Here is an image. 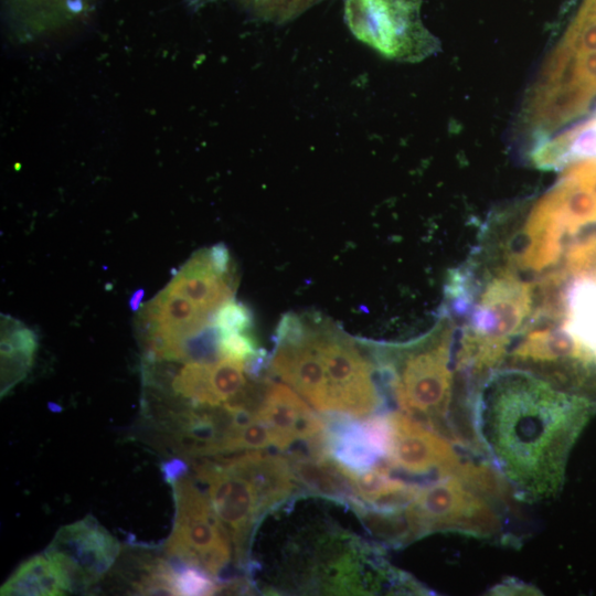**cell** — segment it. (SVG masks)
I'll list each match as a JSON object with an SVG mask.
<instances>
[{"label": "cell", "mask_w": 596, "mask_h": 596, "mask_svg": "<svg viewBox=\"0 0 596 596\" xmlns=\"http://www.w3.org/2000/svg\"><path fill=\"white\" fill-rule=\"evenodd\" d=\"M596 98V85L581 81L572 86L532 91L525 109L529 123L539 129H556L582 116Z\"/></svg>", "instance_id": "cell-12"}, {"label": "cell", "mask_w": 596, "mask_h": 596, "mask_svg": "<svg viewBox=\"0 0 596 596\" xmlns=\"http://www.w3.org/2000/svg\"><path fill=\"white\" fill-rule=\"evenodd\" d=\"M68 593L55 564L44 553L23 562L2 584V596H56Z\"/></svg>", "instance_id": "cell-17"}, {"label": "cell", "mask_w": 596, "mask_h": 596, "mask_svg": "<svg viewBox=\"0 0 596 596\" xmlns=\"http://www.w3.org/2000/svg\"><path fill=\"white\" fill-rule=\"evenodd\" d=\"M44 553L62 574L68 592L85 590L110 571L120 544L88 514L60 528Z\"/></svg>", "instance_id": "cell-9"}, {"label": "cell", "mask_w": 596, "mask_h": 596, "mask_svg": "<svg viewBox=\"0 0 596 596\" xmlns=\"http://www.w3.org/2000/svg\"><path fill=\"white\" fill-rule=\"evenodd\" d=\"M421 0H347L351 32L383 56L417 62L438 50L419 18Z\"/></svg>", "instance_id": "cell-6"}, {"label": "cell", "mask_w": 596, "mask_h": 596, "mask_svg": "<svg viewBox=\"0 0 596 596\" xmlns=\"http://www.w3.org/2000/svg\"><path fill=\"white\" fill-rule=\"evenodd\" d=\"M143 297V289H138L134 292L132 297L130 298L129 306L132 310H137L139 307V304L141 301V298Z\"/></svg>", "instance_id": "cell-29"}, {"label": "cell", "mask_w": 596, "mask_h": 596, "mask_svg": "<svg viewBox=\"0 0 596 596\" xmlns=\"http://www.w3.org/2000/svg\"><path fill=\"white\" fill-rule=\"evenodd\" d=\"M254 414L270 429L280 450L297 441L311 443L327 432L326 419L283 383L268 385Z\"/></svg>", "instance_id": "cell-11"}, {"label": "cell", "mask_w": 596, "mask_h": 596, "mask_svg": "<svg viewBox=\"0 0 596 596\" xmlns=\"http://www.w3.org/2000/svg\"><path fill=\"white\" fill-rule=\"evenodd\" d=\"M491 594L494 595H536L538 589L526 583L520 582L514 578H509L491 589Z\"/></svg>", "instance_id": "cell-26"}, {"label": "cell", "mask_w": 596, "mask_h": 596, "mask_svg": "<svg viewBox=\"0 0 596 596\" xmlns=\"http://www.w3.org/2000/svg\"><path fill=\"white\" fill-rule=\"evenodd\" d=\"M171 561L173 562L177 571V595L195 596L217 594L219 582L205 571L194 565H188L174 560Z\"/></svg>", "instance_id": "cell-22"}, {"label": "cell", "mask_w": 596, "mask_h": 596, "mask_svg": "<svg viewBox=\"0 0 596 596\" xmlns=\"http://www.w3.org/2000/svg\"><path fill=\"white\" fill-rule=\"evenodd\" d=\"M319 323L298 315L283 317L276 331L269 370L315 409L328 414L330 403Z\"/></svg>", "instance_id": "cell-8"}, {"label": "cell", "mask_w": 596, "mask_h": 596, "mask_svg": "<svg viewBox=\"0 0 596 596\" xmlns=\"http://www.w3.org/2000/svg\"><path fill=\"white\" fill-rule=\"evenodd\" d=\"M581 81L579 54L562 40L543 64L533 91L567 87Z\"/></svg>", "instance_id": "cell-20"}, {"label": "cell", "mask_w": 596, "mask_h": 596, "mask_svg": "<svg viewBox=\"0 0 596 596\" xmlns=\"http://www.w3.org/2000/svg\"><path fill=\"white\" fill-rule=\"evenodd\" d=\"M38 347L35 334L15 326L10 332L2 328L1 334V396L24 379Z\"/></svg>", "instance_id": "cell-19"}, {"label": "cell", "mask_w": 596, "mask_h": 596, "mask_svg": "<svg viewBox=\"0 0 596 596\" xmlns=\"http://www.w3.org/2000/svg\"><path fill=\"white\" fill-rule=\"evenodd\" d=\"M174 519L164 552L171 560L194 565L219 584L234 555L231 536L215 513L209 496L188 477L172 485Z\"/></svg>", "instance_id": "cell-5"}, {"label": "cell", "mask_w": 596, "mask_h": 596, "mask_svg": "<svg viewBox=\"0 0 596 596\" xmlns=\"http://www.w3.org/2000/svg\"><path fill=\"white\" fill-rule=\"evenodd\" d=\"M508 491L488 461L468 458L455 473L421 483L406 514L415 539L435 532L504 539Z\"/></svg>", "instance_id": "cell-4"}, {"label": "cell", "mask_w": 596, "mask_h": 596, "mask_svg": "<svg viewBox=\"0 0 596 596\" xmlns=\"http://www.w3.org/2000/svg\"><path fill=\"white\" fill-rule=\"evenodd\" d=\"M213 324L220 333L245 332L252 326V313L243 304L231 299L216 310Z\"/></svg>", "instance_id": "cell-23"}, {"label": "cell", "mask_w": 596, "mask_h": 596, "mask_svg": "<svg viewBox=\"0 0 596 596\" xmlns=\"http://www.w3.org/2000/svg\"><path fill=\"white\" fill-rule=\"evenodd\" d=\"M563 41L578 54L596 51V0H584Z\"/></svg>", "instance_id": "cell-21"}, {"label": "cell", "mask_w": 596, "mask_h": 596, "mask_svg": "<svg viewBox=\"0 0 596 596\" xmlns=\"http://www.w3.org/2000/svg\"><path fill=\"white\" fill-rule=\"evenodd\" d=\"M458 327L449 315L424 336L406 343L384 344L375 363L385 391L401 412L464 445L451 415Z\"/></svg>", "instance_id": "cell-3"}, {"label": "cell", "mask_w": 596, "mask_h": 596, "mask_svg": "<svg viewBox=\"0 0 596 596\" xmlns=\"http://www.w3.org/2000/svg\"><path fill=\"white\" fill-rule=\"evenodd\" d=\"M579 72L584 81L596 85V51L579 54Z\"/></svg>", "instance_id": "cell-28"}, {"label": "cell", "mask_w": 596, "mask_h": 596, "mask_svg": "<svg viewBox=\"0 0 596 596\" xmlns=\"http://www.w3.org/2000/svg\"><path fill=\"white\" fill-rule=\"evenodd\" d=\"M287 457L301 492L347 504L355 498L342 467L331 457H315L305 451Z\"/></svg>", "instance_id": "cell-16"}, {"label": "cell", "mask_w": 596, "mask_h": 596, "mask_svg": "<svg viewBox=\"0 0 596 596\" xmlns=\"http://www.w3.org/2000/svg\"><path fill=\"white\" fill-rule=\"evenodd\" d=\"M319 332L330 413L361 419L385 413V389L376 363L330 323L320 322Z\"/></svg>", "instance_id": "cell-7"}, {"label": "cell", "mask_w": 596, "mask_h": 596, "mask_svg": "<svg viewBox=\"0 0 596 596\" xmlns=\"http://www.w3.org/2000/svg\"><path fill=\"white\" fill-rule=\"evenodd\" d=\"M171 392L189 405L222 407L217 390L215 361L185 362L170 382Z\"/></svg>", "instance_id": "cell-18"}, {"label": "cell", "mask_w": 596, "mask_h": 596, "mask_svg": "<svg viewBox=\"0 0 596 596\" xmlns=\"http://www.w3.org/2000/svg\"><path fill=\"white\" fill-rule=\"evenodd\" d=\"M315 0H256L257 6L269 17L286 19L304 10Z\"/></svg>", "instance_id": "cell-25"}, {"label": "cell", "mask_w": 596, "mask_h": 596, "mask_svg": "<svg viewBox=\"0 0 596 596\" xmlns=\"http://www.w3.org/2000/svg\"><path fill=\"white\" fill-rule=\"evenodd\" d=\"M195 464L212 507L226 528L236 566L253 571L251 545L263 518L300 493L287 456L249 450Z\"/></svg>", "instance_id": "cell-2"}, {"label": "cell", "mask_w": 596, "mask_h": 596, "mask_svg": "<svg viewBox=\"0 0 596 596\" xmlns=\"http://www.w3.org/2000/svg\"><path fill=\"white\" fill-rule=\"evenodd\" d=\"M342 469L355 498L377 509L406 508L421 486V483L394 477L384 462L361 471L343 467Z\"/></svg>", "instance_id": "cell-15"}, {"label": "cell", "mask_w": 596, "mask_h": 596, "mask_svg": "<svg viewBox=\"0 0 596 596\" xmlns=\"http://www.w3.org/2000/svg\"><path fill=\"white\" fill-rule=\"evenodd\" d=\"M391 447L384 464L411 477L455 473L467 458L447 436L403 412H390ZM460 446V445H459Z\"/></svg>", "instance_id": "cell-10"}, {"label": "cell", "mask_w": 596, "mask_h": 596, "mask_svg": "<svg viewBox=\"0 0 596 596\" xmlns=\"http://www.w3.org/2000/svg\"><path fill=\"white\" fill-rule=\"evenodd\" d=\"M163 479L172 485L174 481L184 477L188 470V465L182 459H170L162 465Z\"/></svg>", "instance_id": "cell-27"}, {"label": "cell", "mask_w": 596, "mask_h": 596, "mask_svg": "<svg viewBox=\"0 0 596 596\" xmlns=\"http://www.w3.org/2000/svg\"><path fill=\"white\" fill-rule=\"evenodd\" d=\"M219 350L221 358L245 363L262 353L253 338L245 332L220 333Z\"/></svg>", "instance_id": "cell-24"}, {"label": "cell", "mask_w": 596, "mask_h": 596, "mask_svg": "<svg viewBox=\"0 0 596 596\" xmlns=\"http://www.w3.org/2000/svg\"><path fill=\"white\" fill-rule=\"evenodd\" d=\"M324 419L330 456L340 466L361 471L375 466L382 459L363 419L340 413H328Z\"/></svg>", "instance_id": "cell-14"}, {"label": "cell", "mask_w": 596, "mask_h": 596, "mask_svg": "<svg viewBox=\"0 0 596 596\" xmlns=\"http://www.w3.org/2000/svg\"><path fill=\"white\" fill-rule=\"evenodd\" d=\"M588 159H596V105L584 119L538 142L530 153L531 162L543 170Z\"/></svg>", "instance_id": "cell-13"}, {"label": "cell", "mask_w": 596, "mask_h": 596, "mask_svg": "<svg viewBox=\"0 0 596 596\" xmlns=\"http://www.w3.org/2000/svg\"><path fill=\"white\" fill-rule=\"evenodd\" d=\"M595 412L596 402L533 371L499 368L470 394L469 428L511 496L533 503L560 492L571 450Z\"/></svg>", "instance_id": "cell-1"}]
</instances>
